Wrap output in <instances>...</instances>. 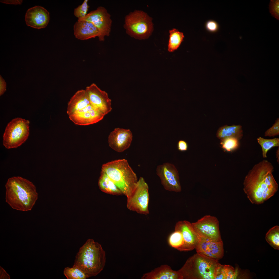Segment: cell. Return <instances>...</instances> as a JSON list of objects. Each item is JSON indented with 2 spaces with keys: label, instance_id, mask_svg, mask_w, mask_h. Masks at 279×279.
<instances>
[{
  "label": "cell",
  "instance_id": "27",
  "mask_svg": "<svg viewBox=\"0 0 279 279\" xmlns=\"http://www.w3.org/2000/svg\"><path fill=\"white\" fill-rule=\"evenodd\" d=\"M239 140L234 137H229L221 140L220 144L222 148L227 152H232L238 147Z\"/></svg>",
  "mask_w": 279,
  "mask_h": 279
},
{
  "label": "cell",
  "instance_id": "2",
  "mask_svg": "<svg viewBox=\"0 0 279 279\" xmlns=\"http://www.w3.org/2000/svg\"><path fill=\"white\" fill-rule=\"evenodd\" d=\"M5 201L13 209L27 211L32 209L38 199L34 185L19 176L9 178L5 185Z\"/></svg>",
  "mask_w": 279,
  "mask_h": 279
},
{
  "label": "cell",
  "instance_id": "23",
  "mask_svg": "<svg viewBox=\"0 0 279 279\" xmlns=\"http://www.w3.org/2000/svg\"><path fill=\"white\" fill-rule=\"evenodd\" d=\"M265 239L271 247L279 249V226H275L270 228L266 234Z\"/></svg>",
  "mask_w": 279,
  "mask_h": 279
},
{
  "label": "cell",
  "instance_id": "35",
  "mask_svg": "<svg viewBox=\"0 0 279 279\" xmlns=\"http://www.w3.org/2000/svg\"><path fill=\"white\" fill-rule=\"evenodd\" d=\"M0 80V95L3 94L6 90V83L1 78Z\"/></svg>",
  "mask_w": 279,
  "mask_h": 279
},
{
  "label": "cell",
  "instance_id": "11",
  "mask_svg": "<svg viewBox=\"0 0 279 279\" xmlns=\"http://www.w3.org/2000/svg\"><path fill=\"white\" fill-rule=\"evenodd\" d=\"M191 224L201 238L214 241L222 240L219 221L215 217L206 215Z\"/></svg>",
  "mask_w": 279,
  "mask_h": 279
},
{
  "label": "cell",
  "instance_id": "4",
  "mask_svg": "<svg viewBox=\"0 0 279 279\" xmlns=\"http://www.w3.org/2000/svg\"><path fill=\"white\" fill-rule=\"evenodd\" d=\"M67 113L74 124L87 126L102 120L105 115L90 104L85 90L78 91L68 102Z\"/></svg>",
  "mask_w": 279,
  "mask_h": 279
},
{
  "label": "cell",
  "instance_id": "12",
  "mask_svg": "<svg viewBox=\"0 0 279 279\" xmlns=\"http://www.w3.org/2000/svg\"><path fill=\"white\" fill-rule=\"evenodd\" d=\"M156 172L165 190L175 192L181 191L179 173L174 165L167 162L159 165L157 168Z\"/></svg>",
  "mask_w": 279,
  "mask_h": 279
},
{
  "label": "cell",
  "instance_id": "8",
  "mask_svg": "<svg viewBox=\"0 0 279 279\" xmlns=\"http://www.w3.org/2000/svg\"><path fill=\"white\" fill-rule=\"evenodd\" d=\"M29 121L20 118L7 124L3 136V144L7 149L16 148L24 143L29 134Z\"/></svg>",
  "mask_w": 279,
  "mask_h": 279
},
{
  "label": "cell",
  "instance_id": "26",
  "mask_svg": "<svg viewBox=\"0 0 279 279\" xmlns=\"http://www.w3.org/2000/svg\"><path fill=\"white\" fill-rule=\"evenodd\" d=\"M168 242L171 247L179 250L184 243L183 237L181 232L175 230L169 236Z\"/></svg>",
  "mask_w": 279,
  "mask_h": 279
},
{
  "label": "cell",
  "instance_id": "29",
  "mask_svg": "<svg viewBox=\"0 0 279 279\" xmlns=\"http://www.w3.org/2000/svg\"><path fill=\"white\" fill-rule=\"evenodd\" d=\"M269 12L272 16L279 20V1H270L269 5Z\"/></svg>",
  "mask_w": 279,
  "mask_h": 279
},
{
  "label": "cell",
  "instance_id": "18",
  "mask_svg": "<svg viewBox=\"0 0 279 279\" xmlns=\"http://www.w3.org/2000/svg\"><path fill=\"white\" fill-rule=\"evenodd\" d=\"M74 34L75 37L81 40H85L99 36V32L91 22L86 21L78 20L74 26Z\"/></svg>",
  "mask_w": 279,
  "mask_h": 279
},
{
  "label": "cell",
  "instance_id": "28",
  "mask_svg": "<svg viewBox=\"0 0 279 279\" xmlns=\"http://www.w3.org/2000/svg\"><path fill=\"white\" fill-rule=\"evenodd\" d=\"M88 0H84L81 5L74 9V14L78 19L84 17L88 14L89 7L88 3Z\"/></svg>",
  "mask_w": 279,
  "mask_h": 279
},
{
  "label": "cell",
  "instance_id": "30",
  "mask_svg": "<svg viewBox=\"0 0 279 279\" xmlns=\"http://www.w3.org/2000/svg\"><path fill=\"white\" fill-rule=\"evenodd\" d=\"M279 134V118L276 121L275 123L265 133V136L274 137Z\"/></svg>",
  "mask_w": 279,
  "mask_h": 279
},
{
  "label": "cell",
  "instance_id": "32",
  "mask_svg": "<svg viewBox=\"0 0 279 279\" xmlns=\"http://www.w3.org/2000/svg\"><path fill=\"white\" fill-rule=\"evenodd\" d=\"M206 27L207 30L210 32H214L217 30L218 25L216 22L211 20L207 22Z\"/></svg>",
  "mask_w": 279,
  "mask_h": 279
},
{
  "label": "cell",
  "instance_id": "10",
  "mask_svg": "<svg viewBox=\"0 0 279 279\" xmlns=\"http://www.w3.org/2000/svg\"><path fill=\"white\" fill-rule=\"evenodd\" d=\"M78 20L87 21L92 23L99 32L98 38L100 41H103L105 37L110 35L112 22L111 15L104 7H99L88 13L84 17L78 19Z\"/></svg>",
  "mask_w": 279,
  "mask_h": 279
},
{
  "label": "cell",
  "instance_id": "16",
  "mask_svg": "<svg viewBox=\"0 0 279 279\" xmlns=\"http://www.w3.org/2000/svg\"><path fill=\"white\" fill-rule=\"evenodd\" d=\"M25 20L28 26L37 29L43 28L49 22V13L43 7L36 6L27 10Z\"/></svg>",
  "mask_w": 279,
  "mask_h": 279
},
{
  "label": "cell",
  "instance_id": "5",
  "mask_svg": "<svg viewBox=\"0 0 279 279\" xmlns=\"http://www.w3.org/2000/svg\"><path fill=\"white\" fill-rule=\"evenodd\" d=\"M103 171L127 198L133 194L138 182L137 176L125 159L116 160L103 164Z\"/></svg>",
  "mask_w": 279,
  "mask_h": 279
},
{
  "label": "cell",
  "instance_id": "6",
  "mask_svg": "<svg viewBox=\"0 0 279 279\" xmlns=\"http://www.w3.org/2000/svg\"><path fill=\"white\" fill-rule=\"evenodd\" d=\"M220 265L218 261L197 253L189 258L177 271L185 279H215Z\"/></svg>",
  "mask_w": 279,
  "mask_h": 279
},
{
  "label": "cell",
  "instance_id": "17",
  "mask_svg": "<svg viewBox=\"0 0 279 279\" xmlns=\"http://www.w3.org/2000/svg\"><path fill=\"white\" fill-rule=\"evenodd\" d=\"M195 249L197 253L218 261L224 256L222 240L216 241L201 238Z\"/></svg>",
  "mask_w": 279,
  "mask_h": 279
},
{
  "label": "cell",
  "instance_id": "19",
  "mask_svg": "<svg viewBox=\"0 0 279 279\" xmlns=\"http://www.w3.org/2000/svg\"><path fill=\"white\" fill-rule=\"evenodd\" d=\"M143 279H183L178 271L173 270L169 266L165 265L143 274Z\"/></svg>",
  "mask_w": 279,
  "mask_h": 279
},
{
  "label": "cell",
  "instance_id": "36",
  "mask_svg": "<svg viewBox=\"0 0 279 279\" xmlns=\"http://www.w3.org/2000/svg\"><path fill=\"white\" fill-rule=\"evenodd\" d=\"M276 158L277 159V161L278 164L279 163V148L278 147V148L276 150Z\"/></svg>",
  "mask_w": 279,
  "mask_h": 279
},
{
  "label": "cell",
  "instance_id": "33",
  "mask_svg": "<svg viewBox=\"0 0 279 279\" xmlns=\"http://www.w3.org/2000/svg\"><path fill=\"white\" fill-rule=\"evenodd\" d=\"M177 147L179 150L182 151H187L188 149V145L185 141L180 140L177 143Z\"/></svg>",
  "mask_w": 279,
  "mask_h": 279
},
{
  "label": "cell",
  "instance_id": "22",
  "mask_svg": "<svg viewBox=\"0 0 279 279\" xmlns=\"http://www.w3.org/2000/svg\"><path fill=\"white\" fill-rule=\"evenodd\" d=\"M169 40L168 50L170 52H173L179 47L183 40V34L175 28L169 30Z\"/></svg>",
  "mask_w": 279,
  "mask_h": 279
},
{
  "label": "cell",
  "instance_id": "34",
  "mask_svg": "<svg viewBox=\"0 0 279 279\" xmlns=\"http://www.w3.org/2000/svg\"><path fill=\"white\" fill-rule=\"evenodd\" d=\"M2 3L6 4L18 5L21 4L22 2V0H1Z\"/></svg>",
  "mask_w": 279,
  "mask_h": 279
},
{
  "label": "cell",
  "instance_id": "24",
  "mask_svg": "<svg viewBox=\"0 0 279 279\" xmlns=\"http://www.w3.org/2000/svg\"><path fill=\"white\" fill-rule=\"evenodd\" d=\"M257 140L261 147L262 156L264 158H267V153L271 148L274 147L279 146V139L278 138L266 139L259 137L257 138Z\"/></svg>",
  "mask_w": 279,
  "mask_h": 279
},
{
  "label": "cell",
  "instance_id": "7",
  "mask_svg": "<svg viewBox=\"0 0 279 279\" xmlns=\"http://www.w3.org/2000/svg\"><path fill=\"white\" fill-rule=\"evenodd\" d=\"M152 19L144 11L135 10L126 15L125 18L124 28L126 33L135 39L148 38L153 30Z\"/></svg>",
  "mask_w": 279,
  "mask_h": 279
},
{
  "label": "cell",
  "instance_id": "20",
  "mask_svg": "<svg viewBox=\"0 0 279 279\" xmlns=\"http://www.w3.org/2000/svg\"><path fill=\"white\" fill-rule=\"evenodd\" d=\"M98 184L103 192L113 195H122V192L106 174L101 170Z\"/></svg>",
  "mask_w": 279,
  "mask_h": 279
},
{
  "label": "cell",
  "instance_id": "31",
  "mask_svg": "<svg viewBox=\"0 0 279 279\" xmlns=\"http://www.w3.org/2000/svg\"><path fill=\"white\" fill-rule=\"evenodd\" d=\"M225 279H234L236 277V273L234 268L231 266L224 265L223 266Z\"/></svg>",
  "mask_w": 279,
  "mask_h": 279
},
{
  "label": "cell",
  "instance_id": "25",
  "mask_svg": "<svg viewBox=\"0 0 279 279\" xmlns=\"http://www.w3.org/2000/svg\"><path fill=\"white\" fill-rule=\"evenodd\" d=\"M63 273L67 279H86L88 278L84 273L74 265L72 267L65 268Z\"/></svg>",
  "mask_w": 279,
  "mask_h": 279
},
{
  "label": "cell",
  "instance_id": "9",
  "mask_svg": "<svg viewBox=\"0 0 279 279\" xmlns=\"http://www.w3.org/2000/svg\"><path fill=\"white\" fill-rule=\"evenodd\" d=\"M148 186L144 179L140 177L131 195L127 198V206L130 210L146 215L149 213Z\"/></svg>",
  "mask_w": 279,
  "mask_h": 279
},
{
  "label": "cell",
  "instance_id": "14",
  "mask_svg": "<svg viewBox=\"0 0 279 279\" xmlns=\"http://www.w3.org/2000/svg\"><path fill=\"white\" fill-rule=\"evenodd\" d=\"M175 230L181 232L183 239V244L179 251H188L194 250L201 239V237L195 230L191 223L188 221L178 222L175 224Z\"/></svg>",
  "mask_w": 279,
  "mask_h": 279
},
{
  "label": "cell",
  "instance_id": "1",
  "mask_svg": "<svg viewBox=\"0 0 279 279\" xmlns=\"http://www.w3.org/2000/svg\"><path fill=\"white\" fill-rule=\"evenodd\" d=\"M274 167L267 160L254 166L245 176L243 190L250 202L260 204L276 193L278 185L273 174Z\"/></svg>",
  "mask_w": 279,
  "mask_h": 279
},
{
  "label": "cell",
  "instance_id": "15",
  "mask_svg": "<svg viewBox=\"0 0 279 279\" xmlns=\"http://www.w3.org/2000/svg\"><path fill=\"white\" fill-rule=\"evenodd\" d=\"M132 139V134L130 129L118 128L109 134L108 143L110 147L114 150L122 152L130 146Z\"/></svg>",
  "mask_w": 279,
  "mask_h": 279
},
{
  "label": "cell",
  "instance_id": "3",
  "mask_svg": "<svg viewBox=\"0 0 279 279\" xmlns=\"http://www.w3.org/2000/svg\"><path fill=\"white\" fill-rule=\"evenodd\" d=\"M105 262V252L101 245L93 239H89L80 248L73 265L88 278L95 276L101 272Z\"/></svg>",
  "mask_w": 279,
  "mask_h": 279
},
{
  "label": "cell",
  "instance_id": "13",
  "mask_svg": "<svg viewBox=\"0 0 279 279\" xmlns=\"http://www.w3.org/2000/svg\"><path fill=\"white\" fill-rule=\"evenodd\" d=\"M85 90L89 101L94 107L105 115L111 111V100L106 92L94 83L87 87Z\"/></svg>",
  "mask_w": 279,
  "mask_h": 279
},
{
  "label": "cell",
  "instance_id": "21",
  "mask_svg": "<svg viewBox=\"0 0 279 279\" xmlns=\"http://www.w3.org/2000/svg\"><path fill=\"white\" fill-rule=\"evenodd\" d=\"M242 126L240 125L231 126L225 125L220 128L217 134V137L222 140L227 138L234 137L239 141L243 136Z\"/></svg>",
  "mask_w": 279,
  "mask_h": 279
}]
</instances>
